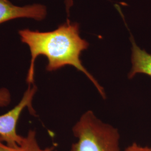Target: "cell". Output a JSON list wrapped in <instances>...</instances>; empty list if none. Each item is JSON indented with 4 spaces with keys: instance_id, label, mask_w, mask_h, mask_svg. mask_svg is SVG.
<instances>
[{
    "instance_id": "5",
    "label": "cell",
    "mask_w": 151,
    "mask_h": 151,
    "mask_svg": "<svg viewBox=\"0 0 151 151\" xmlns=\"http://www.w3.org/2000/svg\"><path fill=\"white\" fill-rule=\"evenodd\" d=\"M132 43L131 62L132 68L128 73V78H133L137 74L143 73L151 77V54L142 49L135 43L131 36Z\"/></svg>"
},
{
    "instance_id": "7",
    "label": "cell",
    "mask_w": 151,
    "mask_h": 151,
    "mask_svg": "<svg viewBox=\"0 0 151 151\" xmlns=\"http://www.w3.org/2000/svg\"><path fill=\"white\" fill-rule=\"evenodd\" d=\"M11 102V94L6 88L0 89V107L7 106Z\"/></svg>"
},
{
    "instance_id": "8",
    "label": "cell",
    "mask_w": 151,
    "mask_h": 151,
    "mask_svg": "<svg viewBox=\"0 0 151 151\" xmlns=\"http://www.w3.org/2000/svg\"><path fill=\"white\" fill-rule=\"evenodd\" d=\"M123 151H151V146L143 147L134 142L127 147Z\"/></svg>"
},
{
    "instance_id": "4",
    "label": "cell",
    "mask_w": 151,
    "mask_h": 151,
    "mask_svg": "<svg viewBox=\"0 0 151 151\" xmlns=\"http://www.w3.org/2000/svg\"><path fill=\"white\" fill-rule=\"evenodd\" d=\"M47 14V7L42 4H33L19 6L15 5L9 0H0V24L21 18L42 21Z\"/></svg>"
},
{
    "instance_id": "2",
    "label": "cell",
    "mask_w": 151,
    "mask_h": 151,
    "mask_svg": "<svg viewBox=\"0 0 151 151\" xmlns=\"http://www.w3.org/2000/svg\"><path fill=\"white\" fill-rule=\"evenodd\" d=\"M72 132L78 140L70 151H121L118 129L103 123L91 110L81 116Z\"/></svg>"
},
{
    "instance_id": "6",
    "label": "cell",
    "mask_w": 151,
    "mask_h": 151,
    "mask_svg": "<svg viewBox=\"0 0 151 151\" xmlns=\"http://www.w3.org/2000/svg\"><path fill=\"white\" fill-rule=\"evenodd\" d=\"M0 151H56L54 147H48L42 149L38 145L36 132L30 130L27 137H24L19 145L10 147L3 143L0 137Z\"/></svg>"
},
{
    "instance_id": "1",
    "label": "cell",
    "mask_w": 151,
    "mask_h": 151,
    "mask_svg": "<svg viewBox=\"0 0 151 151\" xmlns=\"http://www.w3.org/2000/svg\"><path fill=\"white\" fill-rule=\"evenodd\" d=\"M18 34L21 41L27 45L30 52L31 60L27 78L29 85L34 80L36 60L39 55H44L48 60L47 71H55L65 65L73 66L86 76L103 99L106 98L104 88L82 65L81 55L88 48L89 43L81 38L78 23L68 20L52 31L24 29L19 30Z\"/></svg>"
},
{
    "instance_id": "3",
    "label": "cell",
    "mask_w": 151,
    "mask_h": 151,
    "mask_svg": "<svg viewBox=\"0 0 151 151\" xmlns=\"http://www.w3.org/2000/svg\"><path fill=\"white\" fill-rule=\"evenodd\" d=\"M37 91L36 86H32L31 85H29L21 101L16 106L6 113L0 115V137L7 145L16 147L22 142L24 137L17 133V124L21 114L25 108H27L31 114L35 115L36 113L32 107V101Z\"/></svg>"
},
{
    "instance_id": "9",
    "label": "cell",
    "mask_w": 151,
    "mask_h": 151,
    "mask_svg": "<svg viewBox=\"0 0 151 151\" xmlns=\"http://www.w3.org/2000/svg\"><path fill=\"white\" fill-rule=\"evenodd\" d=\"M65 4L67 14L69 15L70 9L73 5V0H65Z\"/></svg>"
}]
</instances>
